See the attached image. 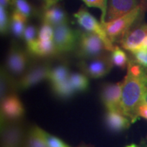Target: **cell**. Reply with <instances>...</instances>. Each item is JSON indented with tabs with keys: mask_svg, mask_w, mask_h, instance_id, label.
<instances>
[{
	"mask_svg": "<svg viewBox=\"0 0 147 147\" xmlns=\"http://www.w3.org/2000/svg\"><path fill=\"white\" fill-rule=\"evenodd\" d=\"M127 68V72L122 82L121 110L123 115L133 123L139 119L138 110L144 100L147 88V67L133 57L129 59Z\"/></svg>",
	"mask_w": 147,
	"mask_h": 147,
	"instance_id": "cell-1",
	"label": "cell"
},
{
	"mask_svg": "<svg viewBox=\"0 0 147 147\" xmlns=\"http://www.w3.org/2000/svg\"><path fill=\"white\" fill-rule=\"evenodd\" d=\"M144 11L140 5L129 13L113 21L102 23L104 30L113 43L120 42L125 35L134 25L142 21Z\"/></svg>",
	"mask_w": 147,
	"mask_h": 147,
	"instance_id": "cell-2",
	"label": "cell"
},
{
	"mask_svg": "<svg viewBox=\"0 0 147 147\" xmlns=\"http://www.w3.org/2000/svg\"><path fill=\"white\" fill-rule=\"evenodd\" d=\"M76 49L77 56L84 59L96 57L107 51L100 37L87 31L79 32Z\"/></svg>",
	"mask_w": 147,
	"mask_h": 147,
	"instance_id": "cell-3",
	"label": "cell"
},
{
	"mask_svg": "<svg viewBox=\"0 0 147 147\" xmlns=\"http://www.w3.org/2000/svg\"><path fill=\"white\" fill-rule=\"evenodd\" d=\"M74 16L76 19L77 23L80 26L84 28L87 32L93 33L100 37L105 44L106 50L113 51L115 46L110 41L103 27L102 23H99L94 16L90 14L87 9L83 6L80 7L78 12L74 14Z\"/></svg>",
	"mask_w": 147,
	"mask_h": 147,
	"instance_id": "cell-4",
	"label": "cell"
},
{
	"mask_svg": "<svg viewBox=\"0 0 147 147\" xmlns=\"http://www.w3.org/2000/svg\"><path fill=\"white\" fill-rule=\"evenodd\" d=\"M110 55L102 54L96 57L81 61L78 67L84 74L92 78H100L106 76L113 68Z\"/></svg>",
	"mask_w": 147,
	"mask_h": 147,
	"instance_id": "cell-5",
	"label": "cell"
},
{
	"mask_svg": "<svg viewBox=\"0 0 147 147\" xmlns=\"http://www.w3.org/2000/svg\"><path fill=\"white\" fill-rule=\"evenodd\" d=\"M51 69L50 64L47 63L29 66L27 71L15 81V89H27L48 79Z\"/></svg>",
	"mask_w": 147,
	"mask_h": 147,
	"instance_id": "cell-6",
	"label": "cell"
},
{
	"mask_svg": "<svg viewBox=\"0 0 147 147\" xmlns=\"http://www.w3.org/2000/svg\"><path fill=\"white\" fill-rule=\"evenodd\" d=\"M79 32L67 24L54 27V43L58 53H68L76 49Z\"/></svg>",
	"mask_w": 147,
	"mask_h": 147,
	"instance_id": "cell-7",
	"label": "cell"
},
{
	"mask_svg": "<svg viewBox=\"0 0 147 147\" xmlns=\"http://www.w3.org/2000/svg\"><path fill=\"white\" fill-rule=\"evenodd\" d=\"M24 114L25 108L23 103L14 92L1 100V123L18 121Z\"/></svg>",
	"mask_w": 147,
	"mask_h": 147,
	"instance_id": "cell-8",
	"label": "cell"
},
{
	"mask_svg": "<svg viewBox=\"0 0 147 147\" xmlns=\"http://www.w3.org/2000/svg\"><path fill=\"white\" fill-rule=\"evenodd\" d=\"M18 121L1 123V147H23L26 133Z\"/></svg>",
	"mask_w": 147,
	"mask_h": 147,
	"instance_id": "cell-9",
	"label": "cell"
},
{
	"mask_svg": "<svg viewBox=\"0 0 147 147\" xmlns=\"http://www.w3.org/2000/svg\"><path fill=\"white\" fill-rule=\"evenodd\" d=\"M29 61L27 53L18 46L12 45L6 58L5 69L10 74L21 76L29 67Z\"/></svg>",
	"mask_w": 147,
	"mask_h": 147,
	"instance_id": "cell-10",
	"label": "cell"
},
{
	"mask_svg": "<svg viewBox=\"0 0 147 147\" xmlns=\"http://www.w3.org/2000/svg\"><path fill=\"white\" fill-rule=\"evenodd\" d=\"M122 82L108 83L103 85L101 91V100L106 110L122 113Z\"/></svg>",
	"mask_w": 147,
	"mask_h": 147,
	"instance_id": "cell-11",
	"label": "cell"
},
{
	"mask_svg": "<svg viewBox=\"0 0 147 147\" xmlns=\"http://www.w3.org/2000/svg\"><path fill=\"white\" fill-rule=\"evenodd\" d=\"M146 36L147 23L140 22L128 31L119 43L122 48L132 53L138 50Z\"/></svg>",
	"mask_w": 147,
	"mask_h": 147,
	"instance_id": "cell-12",
	"label": "cell"
},
{
	"mask_svg": "<svg viewBox=\"0 0 147 147\" xmlns=\"http://www.w3.org/2000/svg\"><path fill=\"white\" fill-rule=\"evenodd\" d=\"M54 34L49 32L38 34V38L34 46L28 51L31 54L40 57H48L59 54L54 43Z\"/></svg>",
	"mask_w": 147,
	"mask_h": 147,
	"instance_id": "cell-13",
	"label": "cell"
},
{
	"mask_svg": "<svg viewBox=\"0 0 147 147\" xmlns=\"http://www.w3.org/2000/svg\"><path fill=\"white\" fill-rule=\"evenodd\" d=\"M140 5L138 0H109L106 21H111L125 15Z\"/></svg>",
	"mask_w": 147,
	"mask_h": 147,
	"instance_id": "cell-14",
	"label": "cell"
},
{
	"mask_svg": "<svg viewBox=\"0 0 147 147\" xmlns=\"http://www.w3.org/2000/svg\"><path fill=\"white\" fill-rule=\"evenodd\" d=\"M43 22L50 24L53 27L67 24L68 16L66 12L57 4L45 8L42 13Z\"/></svg>",
	"mask_w": 147,
	"mask_h": 147,
	"instance_id": "cell-15",
	"label": "cell"
},
{
	"mask_svg": "<svg viewBox=\"0 0 147 147\" xmlns=\"http://www.w3.org/2000/svg\"><path fill=\"white\" fill-rule=\"evenodd\" d=\"M105 121L106 125L111 131H121L129 127L131 122L127 117L117 111L107 110Z\"/></svg>",
	"mask_w": 147,
	"mask_h": 147,
	"instance_id": "cell-16",
	"label": "cell"
},
{
	"mask_svg": "<svg viewBox=\"0 0 147 147\" xmlns=\"http://www.w3.org/2000/svg\"><path fill=\"white\" fill-rule=\"evenodd\" d=\"M23 147H47L43 129L38 126L32 127L25 134Z\"/></svg>",
	"mask_w": 147,
	"mask_h": 147,
	"instance_id": "cell-17",
	"label": "cell"
},
{
	"mask_svg": "<svg viewBox=\"0 0 147 147\" xmlns=\"http://www.w3.org/2000/svg\"><path fill=\"white\" fill-rule=\"evenodd\" d=\"M27 18L26 16L16 9L12 12L10 18V29L16 38H23L24 32L27 27Z\"/></svg>",
	"mask_w": 147,
	"mask_h": 147,
	"instance_id": "cell-18",
	"label": "cell"
},
{
	"mask_svg": "<svg viewBox=\"0 0 147 147\" xmlns=\"http://www.w3.org/2000/svg\"><path fill=\"white\" fill-rule=\"evenodd\" d=\"M70 74V70L67 64H59L51 68L48 80H49L51 84L58 83L68 78Z\"/></svg>",
	"mask_w": 147,
	"mask_h": 147,
	"instance_id": "cell-19",
	"label": "cell"
},
{
	"mask_svg": "<svg viewBox=\"0 0 147 147\" xmlns=\"http://www.w3.org/2000/svg\"><path fill=\"white\" fill-rule=\"evenodd\" d=\"M51 88L54 94L61 99L69 98L76 92L69 81V78L63 81L51 84Z\"/></svg>",
	"mask_w": 147,
	"mask_h": 147,
	"instance_id": "cell-20",
	"label": "cell"
},
{
	"mask_svg": "<svg viewBox=\"0 0 147 147\" xmlns=\"http://www.w3.org/2000/svg\"><path fill=\"white\" fill-rule=\"evenodd\" d=\"M1 84H0V96L1 100L5 96L12 93L13 89H15V81L12 80L10 74L5 67L1 69Z\"/></svg>",
	"mask_w": 147,
	"mask_h": 147,
	"instance_id": "cell-21",
	"label": "cell"
},
{
	"mask_svg": "<svg viewBox=\"0 0 147 147\" xmlns=\"http://www.w3.org/2000/svg\"><path fill=\"white\" fill-rule=\"evenodd\" d=\"M69 80L76 92L84 91L89 87L88 77L83 73H71Z\"/></svg>",
	"mask_w": 147,
	"mask_h": 147,
	"instance_id": "cell-22",
	"label": "cell"
},
{
	"mask_svg": "<svg viewBox=\"0 0 147 147\" xmlns=\"http://www.w3.org/2000/svg\"><path fill=\"white\" fill-rule=\"evenodd\" d=\"M111 52L110 58H111L113 65L121 69L125 68L127 66L129 58L125 51H123L119 47L115 46L114 50Z\"/></svg>",
	"mask_w": 147,
	"mask_h": 147,
	"instance_id": "cell-23",
	"label": "cell"
},
{
	"mask_svg": "<svg viewBox=\"0 0 147 147\" xmlns=\"http://www.w3.org/2000/svg\"><path fill=\"white\" fill-rule=\"evenodd\" d=\"M87 6L90 8H97L102 11L101 23L106 22V16L107 13L108 0H81Z\"/></svg>",
	"mask_w": 147,
	"mask_h": 147,
	"instance_id": "cell-24",
	"label": "cell"
},
{
	"mask_svg": "<svg viewBox=\"0 0 147 147\" xmlns=\"http://www.w3.org/2000/svg\"><path fill=\"white\" fill-rule=\"evenodd\" d=\"M38 31H37V29L34 25H30L26 27L25 32H24L23 38L26 42L28 51L34 46L35 42H36L37 38H38Z\"/></svg>",
	"mask_w": 147,
	"mask_h": 147,
	"instance_id": "cell-25",
	"label": "cell"
},
{
	"mask_svg": "<svg viewBox=\"0 0 147 147\" xmlns=\"http://www.w3.org/2000/svg\"><path fill=\"white\" fill-rule=\"evenodd\" d=\"M12 5L15 6L16 10L19 11L27 18L32 16L34 12L33 7L27 0H14Z\"/></svg>",
	"mask_w": 147,
	"mask_h": 147,
	"instance_id": "cell-26",
	"label": "cell"
},
{
	"mask_svg": "<svg viewBox=\"0 0 147 147\" xmlns=\"http://www.w3.org/2000/svg\"><path fill=\"white\" fill-rule=\"evenodd\" d=\"M10 29V20L9 19L5 8L0 5V32L1 35L7 34Z\"/></svg>",
	"mask_w": 147,
	"mask_h": 147,
	"instance_id": "cell-27",
	"label": "cell"
},
{
	"mask_svg": "<svg viewBox=\"0 0 147 147\" xmlns=\"http://www.w3.org/2000/svg\"><path fill=\"white\" fill-rule=\"evenodd\" d=\"M43 135L45 137L47 147H70L65 142L59 138L51 135L43 130Z\"/></svg>",
	"mask_w": 147,
	"mask_h": 147,
	"instance_id": "cell-28",
	"label": "cell"
},
{
	"mask_svg": "<svg viewBox=\"0 0 147 147\" xmlns=\"http://www.w3.org/2000/svg\"><path fill=\"white\" fill-rule=\"evenodd\" d=\"M131 53L134 58L139 63L147 67V49H140Z\"/></svg>",
	"mask_w": 147,
	"mask_h": 147,
	"instance_id": "cell-29",
	"label": "cell"
},
{
	"mask_svg": "<svg viewBox=\"0 0 147 147\" xmlns=\"http://www.w3.org/2000/svg\"><path fill=\"white\" fill-rule=\"evenodd\" d=\"M138 114L139 117H142L147 120V103L145 100L143 101L140 105L138 110Z\"/></svg>",
	"mask_w": 147,
	"mask_h": 147,
	"instance_id": "cell-30",
	"label": "cell"
},
{
	"mask_svg": "<svg viewBox=\"0 0 147 147\" xmlns=\"http://www.w3.org/2000/svg\"><path fill=\"white\" fill-rule=\"evenodd\" d=\"M45 2V8H49L52 5L57 4L59 0H43Z\"/></svg>",
	"mask_w": 147,
	"mask_h": 147,
	"instance_id": "cell-31",
	"label": "cell"
},
{
	"mask_svg": "<svg viewBox=\"0 0 147 147\" xmlns=\"http://www.w3.org/2000/svg\"><path fill=\"white\" fill-rule=\"evenodd\" d=\"M0 4L1 6L6 8L9 5L13 4V0H0Z\"/></svg>",
	"mask_w": 147,
	"mask_h": 147,
	"instance_id": "cell-32",
	"label": "cell"
},
{
	"mask_svg": "<svg viewBox=\"0 0 147 147\" xmlns=\"http://www.w3.org/2000/svg\"><path fill=\"white\" fill-rule=\"evenodd\" d=\"M140 4L143 9L144 12L147 11V0H139Z\"/></svg>",
	"mask_w": 147,
	"mask_h": 147,
	"instance_id": "cell-33",
	"label": "cell"
},
{
	"mask_svg": "<svg viewBox=\"0 0 147 147\" xmlns=\"http://www.w3.org/2000/svg\"><path fill=\"white\" fill-rule=\"evenodd\" d=\"M140 49H147V36L145 38V39L143 40L142 45H141L140 47Z\"/></svg>",
	"mask_w": 147,
	"mask_h": 147,
	"instance_id": "cell-34",
	"label": "cell"
},
{
	"mask_svg": "<svg viewBox=\"0 0 147 147\" xmlns=\"http://www.w3.org/2000/svg\"><path fill=\"white\" fill-rule=\"evenodd\" d=\"M139 147H147V137L142 139L140 143Z\"/></svg>",
	"mask_w": 147,
	"mask_h": 147,
	"instance_id": "cell-35",
	"label": "cell"
},
{
	"mask_svg": "<svg viewBox=\"0 0 147 147\" xmlns=\"http://www.w3.org/2000/svg\"><path fill=\"white\" fill-rule=\"evenodd\" d=\"M125 147H139V146H138V145L136 144H131L129 145H127V146H126Z\"/></svg>",
	"mask_w": 147,
	"mask_h": 147,
	"instance_id": "cell-36",
	"label": "cell"
},
{
	"mask_svg": "<svg viewBox=\"0 0 147 147\" xmlns=\"http://www.w3.org/2000/svg\"><path fill=\"white\" fill-rule=\"evenodd\" d=\"M144 100L146 101V102L147 103V88H146V93H145V95H144Z\"/></svg>",
	"mask_w": 147,
	"mask_h": 147,
	"instance_id": "cell-37",
	"label": "cell"
},
{
	"mask_svg": "<svg viewBox=\"0 0 147 147\" xmlns=\"http://www.w3.org/2000/svg\"><path fill=\"white\" fill-rule=\"evenodd\" d=\"M13 1H14V0H13Z\"/></svg>",
	"mask_w": 147,
	"mask_h": 147,
	"instance_id": "cell-38",
	"label": "cell"
}]
</instances>
